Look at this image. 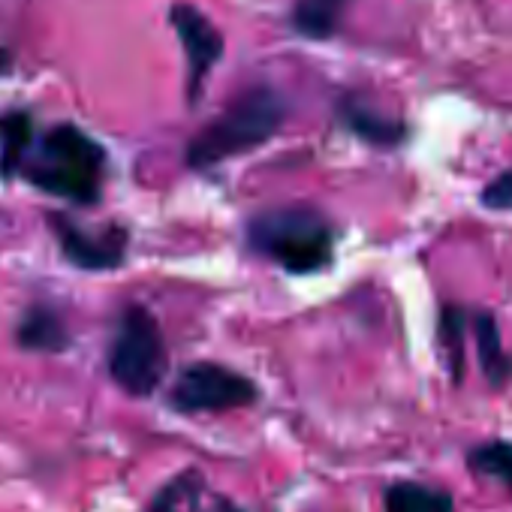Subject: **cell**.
<instances>
[{
	"label": "cell",
	"instance_id": "6da1fadb",
	"mask_svg": "<svg viewBox=\"0 0 512 512\" xmlns=\"http://www.w3.org/2000/svg\"><path fill=\"white\" fill-rule=\"evenodd\" d=\"M22 169L28 181L40 190L88 205L100 196L106 154L79 127L58 124L40 136V142L28 151Z\"/></svg>",
	"mask_w": 512,
	"mask_h": 512
},
{
	"label": "cell",
	"instance_id": "7a4b0ae2",
	"mask_svg": "<svg viewBox=\"0 0 512 512\" xmlns=\"http://www.w3.org/2000/svg\"><path fill=\"white\" fill-rule=\"evenodd\" d=\"M284 118L287 103L275 88H250L190 139L187 163L193 169H211L229 157L260 148L281 130Z\"/></svg>",
	"mask_w": 512,
	"mask_h": 512
},
{
	"label": "cell",
	"instance_id": "3957f363",
	"mask_svg": "<svg viewBox=\"0 0 512 512\" xmlns=\"http://www.w3.org/2000/svg\"><path fill=\"white\" fill-rule=\"evenodd\" d=\"M332 229L308 208H278L250 223V244L290 275H314L332 263Z\"/></svg>",
	"mask_w": 512,
	"mask_h": 512
},
{
	"label": "cell",
	"instance_id": "277c9868",
	"mask_svg": "<svg viewBox=\"0 0 512 512\" xmlns=\"http://www.w3.org/2000/svg\"><path fill=\"white\" fill-rule=\"evenodd\" d=\"M112 380L136 398L151 395L166 374V344L157 320L145 308H127L109 350Z\"/></svg>",
	"mask_w": 512,
	"mask_h": 512
},
{
	"label": "cell",
	"instance_id": "5b68a950",
	"mask_svg": "<svg viewBox=\"0 0 512 512\" xmlns=\"http://www.w3.org/2000/svg\"><path fill=\"white\" fill-rule=\"evenodd\" d=\"M253 401H256L253 380L214 362H196L184 368L172 386V404L181 413H217V410L247 407Z\"/></svg>",
	"mask_w": 512,
	"mask_h": 512
},
{
	"label": "cell",
	"instance_id": "8992f818",
	"mask_svg": "<svg viewBox=\"0 0 512 512\" xmlns=\"http://www.w3.org/2000/svg\"><path fill=\"white\" fill-rule=\"evenodd\" d=\"M169 22H172L175 34H178V40L184 46V58H187V97H190V103H196L202 97V85H205L208 73L223 58V37L190 4H175L169 10Z\"/></svg>",
	"mask_w": 512,
	"mask_h": 512
},
{
	"label": "cell",
	"instance_id": "52a82bcc",
	"mask_svg": "<svg viewBox=\"0 0 512 512\" xmlns=\"http://www.w3.org/2000/svg\"><path fill=\"white\" fill-rule=\"evenodd\" d=\"M58 238H61V250L67 253V260L88 272L115 269L124 260V247H127V238L118 229H112L106 235H88L61 220H58Z\"/></svg>",
	"mask_w": 512,
	"mask_h": 512
},
{
	"label": "cell",
	"instance_id": "ba28073f",
	"mask_svg": "<svg viewBox=\"0 0 512 512\" xmlns=\"http://www.w3.org/2000/svg\"><path fill=\"white\" fill-rule=\"evenodd\" d=\"M151 512H244V509H238L229 497L211 491L196 470H187L160 488V494L151 503Z\"/></svg>",
	"mask_w": 512,
	"mask_h": 512
},
{
	"label": "cell",
	"instance_id": "9c48e42d",
	"mask_svg": "<svg viewBox=\"0 0 512 512\" xmlns=\"http://www.w3.org/2000/svg\"><path fill=\"white\" fill-rule=\"evenodd\" d=\"M341 118H344V127L353 130L359 139L371 142V145H383V148H395L398 142L407 139V127L401 121H392L386 115H377L371 112L368 106L362 103H353L347 100L341 106Z\"/></svg>",
	"mask_w": 512,
	"mask_h": 512
},
{
	"label": "cell",
	"instance_id": "30bf717a",
	"mask_svg": "<svg viewBox=\"0 0 512 512\" xmlns=\"http://www.w3.org/2000/svg\"><path fill=\"white\" fill-rule=\"evenodd\" d=\"M350 0H299L293 10V25L308 40H329L338 31Z\"/></svg>",
	"mask_w": 512,
	"mask_h": 512
},
{
	"label": "cell",
	"instance_id": "8fae6325",
	"mask_svg": "<svg viewBox=\"0 0 512 512\" xmlns=\"http://www.w3.org/2000/svg\"><path fill=\"white\" fill-rule=\"evenodd\" d=\"M19 344L40 353H58L67 347V329L49 308H31L19 323Z\"/></svg>",
	"mask_w": 512,
	"mask_h": 512
},
{
	"label": "cell",
	"instance_id": "7c38bea8",
	"mask_svg": "<svg viewBox=\"0 0 512 512\" xmlns=\"http://www.w3.org/2000/svg\"><path fill=\"white\" fill-rule=\"evenodd\" d=\"M31 145H34V124L28 112H10L0 118V169H4V175L22 169Z\"/></svg>",
	"mask_w": 512,
	"mask_h": 512
},
{
	"label": "cell",
	"instance_id": "4fadbf2b",
	"mask_svg": "<svg viewBox=\"0 0 512 512\" xmlns=\"http://www.w3.org/2000/svg\"><path fill=\"white\" fill-rule=\"evenodd\" d=\"M386 512H455V506L446 491L419 482H395L386 491Z\"/></svg>",
	"mask_w": 512,
	"mask_h": 512
},
{
	"label": "cell",
	"instance_id": "5bb4252c",
	"mask_svg": "<svg viewBox=\"0 0 512 512\" xmlns=\"http://www.w3.org/2000/svg\"><path fill=\"white\" fill-rule=\"evenodd\" d=\"M476 344H479V359H482V371L488 377L491 386H500L512 365L503 353V344H500V332H497V323L491 314H479L476 317Z\"/></svg>",
	"mask_w": 512,
	"mask_h": 512
},
{
	"label": "cell",
	"instance_id": "9a60e30c",
	"mask_svg": "<svg viewBox=\"0 0 512 512\" xmlns=\"http://www.w3.org/2000/svg\"><path fill=\"white\" fill-rule=\"evenodd\" d=\"M470 467L482 476L503 482L512 491V443H485L470 452Z\"/></svg>",
	"mask_w": 512,
	"mask_h": 512
},
{
	"label": "cell",
	"instance_id": "2e32d148",
	"mask_svg": "<svg viewBox=\"0 0 512 512\" xmlns=\"http://www.w3.org/2000/svg\"><path fill=\"white\" fill-rule=\"evenodd\" d=\"M437 335H440V347L446 353L452 377L461 380V374H464V314L458 308H443Z\"/></svg>",
	"mask_w": 512,
	"mask_h": 512
},
{
	"label": "cell",
	"instance_id": "e0dca14e",
	"mask_svg": "<svg viewBox=\"0 0 512 512\" xmlns=\"http://www.w3.org/2000/svg\"><path fill=\"white\" fill-rule=\"evenodd\" d=\"M482 205L491 211H512V169L500 172L485 190H482Z\"/></svg>",
	"mask_w": 512,
	"mask_h": 512
},
{
	"label": "cell",
	"instance_id": "ac0fdd59",
	"mask_svg": "<svg viewBox=\"0 0 512 512\" xmlns=\"http://www.w3.org/2000/svg\"><path fill=\"white\" fill-rule=\"evenodd\" d=\"M13 67V58H10V52L7 49H0V73H7Z\"/></svg>",
	"mask_w": 512,
	"mask_h": 512
}]
</instances>
